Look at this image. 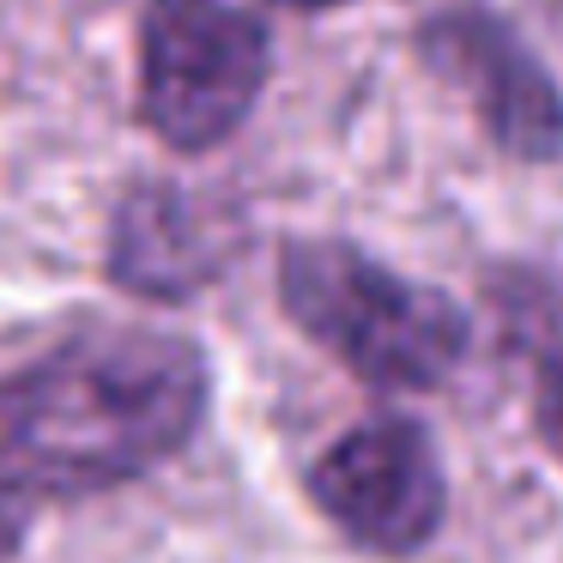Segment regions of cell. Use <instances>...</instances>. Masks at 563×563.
I'll list each match as a JSON object with an SVG mask.
<instances>
[{
	"mask_svg": "<svg viewBox=\"0 0 563 563\" xmlns=\"http://www.w3.org/2000/svg\"><path fill=\"white\" fill-rule=\"evenodd\" d=\"M212 369L164 328H91L0 382V478L31 497L134 485L207 424Z\"/></svg>",
	"mask_w": 563,
	"mask_h": 563,
	"instance_id": "obj_1",
	"label": "cell"
},
{
	"mask_svg": "<svg viewBox=\"0 0 563 563\" xmlns=\"http://www.w3.org/2000/svg\"><path fill=\"white\" fill-rule=\"evenodd\" d=\"M279 309L345 376L382 394L442 388L466 357V316L449 297L340 236L285 243Z\"/></svg>",
	"mask_w": 563,
	"mask_h": 563,
	"instance_id": "obj_2",
	"label": "cell"
},
{
	"mask_svg": "<svg viewBox=\"0 0 563 563\" xmlns=\"http://www.w3.org/2000/svg\"><path fill=\"white\" fill-rule=\"evenodd\" d=\"M267 25L236 0H146L140 13V122L170 152H212L267 91Z\"/></svg>",
	"mask_w": 563,
	"mask_h": 563,
	"instance_id": "obj_3",
	"label": "cell"
},
{
	"mask_svg": "<svg viewBox=\"0 0 563 563\" xmlns=\"http://www.w3.org/2000/svg\"><path fill=\"white\" fill-rule=\"evenodd\" d=\"M309 503L364 558H418L449 515L437 437L412 412L364 418L309 466Z\"/></svg>",
	"mask_w": 563,
	"mask_h": 563,
	"instance_id": "obj_4",
	"label": "cell"
},
{
	"mask_svg": "<svg viewBox=\"0 0 563 563\" xmlns=\"http://www.w3.org/2000/svg\"><path fill=\"white\" fill-rule=\"evenodd\" d=\"M418 55L473 103L485 140L515 164L563 158V91L539 49L485 0H442L418 25Z\"/></svg>",
	"mask_w": 563,
	"mask_h": 563,
	"instance_id": "obj_5",
	"label": "cell"
},
{
	"mask_svg": "<svg viewBox=\"0 0 563 563\" xmlns=\"http://www.w3.org/2000/svg\"><path fill=\"white\" fill-rule=\"evenodd\" d=\"M243 249V219L183 183H140L115 200L110 279L134 297L183 303L207 291Z\"/></svg>",
	"mask_w": 563,
	"mask_h": 563,
	"instance_id": "obj_6",
	"label": "cell"
},
{
	"mask_svg": "<svg viewBox=\"0 0 563 563\" xmlns=\"http://www.w3.org/2000/svg\"><path fill=\"white\" fill-rule=\"evenodd\" d=\"M533 418H539V437H545V449L563 461V352H545V357H539Z\"/></svg>",
	"mask_w": 563,
	"mask_h": 563,
	"instance_id": "obj_7",
	"label": "cell"
},
{
	"mask_svg": "<svg viewBox=\"0 0 563 563\" xmlns=\"http://www.w3.org/2000/svg\"><path fill=\"white\" fill-rule=\"evenodd\" d=\"M273 7H297V13H328V7H345V0H273Z\"/></svg>",
	"mask_w": 563,
	"mask_h": 563,
	"instance_id": "obj_8",
	"label": "cell"
},
{
	"mask_svg": "<svg viewBox=\"0 0 563 563\" xmlns=\"http://www.w3.org/2000/svg\"><path fill=\"white\" fill-rule=\"evenodd\" d=\"M13 551V521H7V509H0V558Z\"/></svg>",
	"mask_w": 563,
	"mask_h": 563,
	"instance_id": "obj_9",
	"label": "cell"
}]
</instances>
